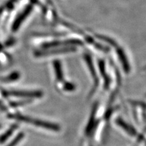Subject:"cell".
I'll return each instance as SVG.
<instances>
[{"instance_id":"obj_1","label":"cell","mask_w":146,"mask_h":146,"mask_svg":"<svg viewBox=\"0 0 146 146\" xmlns=\"http://www.w3.org/2000/svg\"><path fill=\"white\" fill-rule=\"evenodd\" d=\"M9 117L15 119L17 120L26 123H29V124L42 127L43 128V129L48 130H51L53 131H58L60 130V127L56 124L48 122L46 121H43L40 119H36L32 118L29 116H26L21 115H9Z\"/></svg>"},{"instance_id":"obj_14","label":"cell","mask_w":146,"mask_h":146,"mask_svg":"<svg viewBox=\"0 0 146 146\" xmlns=\"http://www.w3.org/2000/svg\"><path fill=\"white\" fill-rule=\"evenodd\" d=\"M0 104H1V102H0Z\"/></svg>"},{"instance_id":"obj_5","label":"cell","mask_w":146,"mask_h":146,"mask_svg":"<svg viewBox=\"0 0 146 146\" xmlns=\"http://www.w3.org/2000/svg\"><path fill=\"white\" fill-rule=\"evenodd\" d=\"M31 9H32L31 7H27L26 10L17 18V20L14 22V23H13L12 26L13 31H16L18 30V28H19V27L22 23V22L24 21V20L27 17V16L29 15V13L31 11Z\"/></svg>"},{"instance_id":"obj_8","label":"cell","mask_w":146,"mask_h":146,"mask_svg":"<svg viewBox=\"0 0 146 146\" xmlns=\"http://www.w3.org/2000/svg\"><path fill=\"white\" fill-rule=\"evenodd\" d=\"M54 66L55 72H56L57 79L60 82L63 81V72H62L60 62L55 61L54 62Z\"/></svg>"},{"instance_id":"obj_12","label":"cell","mask_w":146,"mask_h":146,"mask_svg":"<svg viewBox=\"0 0 146 146\" xmlns=\"http://www.w3.org/2000/svg\"><path fill=\"white\" fill-rule=\"evenodd\" d=\"M74 85L70 83V82H66V83L64 85V88L67 91H72L74 89Z\"/></svg>"},{"instance_id":"obj_3","label":"cell","mask_w":146,"mask_h":146,"mask_svg":"<svg viewBox=\"0 0 146 146\" xmlns=\"http://www.w3.org/2000/svg\"><path fill=\"white\" fill-rule=\"evenodd\" d=\"M82 44V42L78 40H68L65 41H55V42L46 43L43 44V48L44 49L52 48L54 47L62 46H70V45H81Z\"/></svg>"},{"instance_id":"obj_6","label":"cell","mask_w":146,"mask_h":146,"mask_svg":"<svg viewBox=\"0 0 146 146\" xmlns=\"http://www.w3.org/2000/svg\"><path fill=\"white\" fill-rule=\"evenodd\" d=\"M85 61H86V63H87V65L89 68V70H90L91 74L94 79L95 83H94V86L93 90V92H94L95 89H96V86H98V83H97V82H98V78L96 77V74L93 64L92 63V60H91L90 57L88 56V55H86V56H85Z\"/></svg>"},{"instance_id":"obj_2","label":"cell","mask_w":146,"mask_h":146,"mask_svg":"<svg viewBox=\"0 0 146 146\" xmlns=\"http://www.w3.org/2000/svg\"><path fill=\"white\" fill-rule=\"evenodd\" d=\"M6 96L21 97L25 98H38L42 96V92L40 91H21L11 90L7 91L4 93Z\"/></svg>"},{"instance_id":"obj_9","label":"cell","mask_w":146,"mask_h":146,"mask_svg":"<svg viewBox=\"0 0 146 146\" xmlns=\"http://www.w3.org/2000/svg\"><path fill=\"white\" fill-rule=\"evenodd\" d=\"M17 128V125H13L10 129L8 130L5 133L3 134L2 136L0 137V143H3L4 141L9 138V136H11L14 130H15Z\"/></svg>"},{"instance_id":"obj_7","label":"cell","mask_w":146,"mask_h":146,"mask_svg":"<svg viewBox=\"0 0 146 146\" xmlns=\"http://www.w3.org/2000/svg\"><path fill=\"white\" fill-rule=\"evenodd\" d=\"M117 55L118 57L119 58L122 64L123 68L125 72H129L130 71V65L129 62L127 60V58L126 57V56L125 55V53L121 49H117Z\"/></svg>"},{"instance_id":"obj_4","label":"cell","mask_w":146,"mask_h":146,"mask_svg":"<svg viewBox=\"0 0 146 146\" xmlns=\"http://www.w3.org/2000/svg\"><path fill=\"white\" fill-rule=\"evenodd\" d=\"M75 51L74 48L68 47V48H63L60 49H50V50H44V51H40L35 52V56L37 57H42V56H51V55H55L58 54H62L68 52H72Z\"/></svg>"},{"instance_id":"obj_13","label":"cell","mask_w":146,"mask_h":146,"mask_svg":"<svg viewBox=\"0 0 146 146\" xmlns=\"http://www.w3.org/2000/svg\"><path fill=\"white\" fill-rule=\"evenodd\" d=\"M0 128H1V125H0Z\"/></svg>"},{"instance_id":"obj_10","label":"cell","mask_w":146,"mask_h":146,"mask_svg":"<svg viewBox=\"0 0 146 146\" xmlns=\"http://www.w3.org/2000/svg\"><path fill=\"white\" fill-rule=\"evenodd\" d=\"M20 77V74L18 72H13L11 75H9L4 78H3L1 79V81L4 82H12V81H14L17 80L18 79H19Z\"/></svg>"},{"instance_id":"obj_11","label":"cell","mask_w":146,"mask_h":146,"mask_svg":"<svg viewBox=\"0 0 146 146\" xmlns=\"http://www.w3.org/2000/svg\"><path fill=\"white\" fill-rule=\"evenodd\" d=\"M23 137H24V134L23 133H20L19 135H18L17 136L16 138L14 139H13L10 144H8L7 146H15L23 139Z\"/></svg>"}]
</instances>
